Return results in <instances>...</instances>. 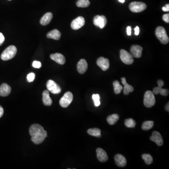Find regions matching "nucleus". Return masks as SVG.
<instances>
[{
  "label": "nucleus",
  "mask_w": 169,
  "mask_h": 169,
  "mask_svg": "<svg viewBox=\"0 0 169 169\" xmlns=\"http://www.w3.org/2000/svg\"><path fill=\"white\" fill-rule=\"evenodd\" d=\"M96 154L97 158L101 162H105L108 160V157L106 152L101 148H98L96 150Z\"/></svg>",
  "instance_id": "15"
},
{
  "label": "nucleus",
  "mask_w": 169,
  "mask_h": 169,
  "mask_svg": "<svg viewBox=\"0 0 169 169\" xmlns=\"http://www.w3.org/2000/svg\"><path fill=\"white\" fill-rule=\"evenodd\" d=\"M89 0H78L76 3V5L80 8H87L90 5Z\"/></svg>",
  "instance_id": "28"
},
{
  "label": "nucleus",
  "mask_w": 169,
  "mask_h": 169,
  "mask_svg": "<svg viewBox=\"0 0 169 169\" xmlns=\"http://www.w3.org/2000/svg\"><path fill=\"white\" fill-rule=\"evenodd\" d=\"M42 96H43L42 100H43L44 104L48 106L51 105L52 103V100L49 96V91L48 90L44 91L42 94Z\"/></svg>",
  "instance_id": "20"
},
{
  "label": "nucleus",
  "mask_w": 169,
  "mask_h": 169,
  "mask_svg": "<svg viewBox=\"0 0 169 169\" xmlns=\"http://www.w3.org/2000/svg\"><path fill=\"white\" fill-rule=\"evenodd\" d=\"M113 84L115 93L117 95L120 94L121 91L122 90V86H121L118 81H117V80L114 81Z\"/></svg>",
  "instance_id": "26"
},
{
  "label": "nucleus",
  "mask_w": 169,
  "mask_h": 169,
  "mask_svg": "<svg viewBox=\"0 0 169 169\" xmlns=\"http://www.w3.org/2000/svg\"><path fill=\"white\" fill-rule=\"evenodd\" d=\"M158 85V87H162L164 85V82L162 80H161V79H159V80H158L157 81Z\"/></svg>",
  "instance_id": "39"
},
{
  "label": "nucleus",
  "mask_w": 169,
  "mask_h": 169,
  "mask_svg": "<svg viewBox=\"0 0 169 169\" xmlns=\"http://www.w3.org/2000/svg\"><path fill=\"white\" fill-rule=\"evenodd\" d=\"M134 34L135 35H138L139 33V28L138 26H136V27L134 28Z\"/></svg>",
  "instance_id": "37"
},
{
  "label": "nucleus",
  "mask_w": 169,
  "mask_h": 169,
  "mask_svg": "<svg viewBox=\"0 0 169 169\" xmlns=\"http://www.w3.org/2000/svg\"><path fill=\"white\" fill-rule=\"evenodd\" d=\"M125 125L128 128H134L136 126V122L132 118L127 119L125 120Z\"/></svg>",
  "instance_id": "30"
},
{
  "label": "nucleus",
  "mask_w": 169,
  "mask_h": 169,
  "mask_svg": "<svg viewBox=\"0 0 169 169\" xmlns=\"http://www.w3.org/2000/svg\"><path fill=\"white\" fill-rule=\"evenodd\" d=\"M5 40L4 36L1 32H0V46H1L2 44L4 43Z\"/></svg>",
  "instance_id": "35"
},
{
  "label": "nucleus",
  "mask_w": 169,
  "mask_h": 169,
  "mask_svg": "<svg viewBox=\"0 0 169 169\" xmlns=\"http://www.w3.org/2000/svg\"><path fill=\"white\" fill-rule=\"evenodd\" d=\"M35 78V75L33 72L29 73L27 76V79L28 82H32L33 81Z\"/></svg>",
  "instance_id": "32"
},
{
  "label": "nucleus",
  "mask_w": 169,
  "mask_h": 169,
  "mask_svg": "<svg viewBox=\"0 0 169 169\" xmlns=\"http://www.w3.org/2000/svg\"><path fill=\"white\" fill-rule=\"evenodd\" d=\"M32 66L35 68H40L41 67V63L37 61H34L32 63Z\"/></svg>",
  "instance_id": "33"
},
{
  "label": "nucleus",
  "mask_w": 169,
  "mask_h": 169,
  "mask_svg": "<svg viewBox=\"0 0 169 169\" xmlns=\"http://www.w3.org/2000/svg\"><path fill=\"white\" fill-rule=\"evenodd\" d=\"M92 99L94 100V103H95V105L96 107H98L100 105L101 103L100 101V96L98 94H94L92 95Z\"/></svg>",
  "instance_id": "31"
},
{
  "label": "nucleus",
  "mask_w": 169,
  "mask_h": 169,
  "mask_svg": "<svg viewBox=\"0 0 169 169\" xmlns=\"http://www.w3.org/2000/svg\"><path fill=\"white\" fill-rule=\"evenodd\" d=\"M115 161L117 166L120 167H125L126 165V160L123 155L121 154H117L115 156Z\"/></svg>",
  "instance_id": "17"
},
{
  "label": "nucleus",
  "mask_w": 169,
  "mask_h": 169,
  "mask_svg": "<svg viewBox=\"0 0 169 169\" xmlns=\"http://www.w3.org/2000/svg\"><path fill=\"white\" fill-rule=\"evenodd\" d=\"M17 52V49L16 47L13 45H11L7 48L2 53L1 58L4 61L12 59L16 55Z\"/></svg>",
  "instance_id": "2"
},
{
  "label": "nucleus",
  "mask_w": 169,
  "mask_h": 169,
  "mask_svg": "<svg viewBox=\"0 0 169 169\" xmlns=\"http://www.w3.org/2000/svg\"><path fill=\"white\" fill-rule=\"evenodd\" d=\"M51 58L58 64L63 65L65 63V58L64 56L60 53H55L51 55Z\"/></svg>",
  "instance_id": "16"
},
{
  "label": "nucleus",
  "mask_w": 169,
  "mask_h": 169,
  "mask_svg": "<svg viewBox=\"0 0 169 169\" xmlns=\"http://www.w3.org/2000/svg\"><path fill=\"white\" fill-rule=\"evenodd\" d=\"M129 9L131 11L134 13L141 12L146 9L147 5L142 2L134 1L129 5Z\"/></svg>",
  "instance_id": "5"
},
{
  "label": "nucleus",
  "mask_w": 169,
  "mask_h": 169,
  "mask_svg": "<svg viewBox=\"0 0 169 169\" xmlns=\"http://www.w3.org/2000/svg\"><path fill=\"white\" fill-rule=\"evenodd\" d=\"M121 81L123 84L124 85V94L125 95H128V94L131 92H133L134 91V88L132 86L128 84L127 83L126 78H122L121 79Z\"/></svg>",
  "instance_id": "19"
},
{
  "label": "nucleus",
  "mask_w": 169,
  "mask_h": 169,
  "mask_svg": "<svg viewBox=\"0 0 169 169\" xmlns=\"http://www.w3.org/2000/svg\"><path fill=\"white\" fill-rule=\"evenodd\" d=\"M162 20L166 23H169V14H165L162 16Z\"/></svg>",
  "instance_id": "34"
},
{
  "label": "nucleus",
  "mask_w": 169,
  "mask_h": 169,
  "mask_svg": "<svg viewBox=\"0 0 169 169\" xmlns=\"http://www.w3.org/2000/svg\"><path fill=\"white\" fill-rule=\"evenodd\" d=\"M142 48L139 45H133L131 48V54L133 57L135 58H139L142 56Z\"/></svg>",
  "instance_id": "13"
},
{
  "label": "nucleus",
  "mask_w": 169,
  "mask_h": 169,
  "mask_svg": "<svg viewBox=\"0 0 169 169\" xmlns=\"http://www.w3.org/2000/svg\"><path fill=\"white\" fill-rule=\"evenodd\" d=\"M169 103H167L165 106V110H166L167 111V112H169Z\"/></svg>",
  "instance_id": "41"
},
{
  "label": "nucleus",
  "mask_w": 169,
  "mask_h": 169,
  "mask_svg": "<svg viewBox=\"0 0 169 169\" xmlns=\"http://www.w3.org/2000/svg\"><path fill=\"white\" fill-rule=\"evenodd\" d=\"M118 1L121 3H124V2H125V0H118Z\"/></svg>",
  "instance_id": "42"
},
{
  "label": "nucleus",
  "mask_w": 169,
  "mask_h": 169,
  "mask_svg": "<svg viewBox=\"0 0 169 169\" xmlns=\"http://www.w3.org/2000/svg\"><path fill=\"white\" fill-rule=\"evenodd\" d=\"M153 126H154V122L153 121H145L142 125V129L143 130H149L153 127Z\"/></svg>",
  "instance_id": "27"
},
{
  "label": "nucleus",
  "mask_w": 169,
  "mask_h": 169,
  "mask_svg": "<svg viewBox=\"0 0 169 169\" xmlns=\"http://www.w3.org/2000/svg\"><path fill=\"white\" fill-rule=\"evenodd\" d=\"M4 109L2 108L1 106H0V118L2 117V115L4 114Z\"/></svg>",
  "instance_id": "40"
},
{
  "label": "nucleus",
  "mask_w": 169,
  "mask_h": 169,
  "mask_svg": "<svg viewBox=\"0 0 169 169\" xmlns=\"http://www.w3.org/2000/svg\"><path fill=\"white\" fill-rule=\"evenodd\" d=\"M120 57L121 61L125 64L130 65L134 63V59L133 56L124 49H121L120 51Z\"/></svg>",
  "instance_id": "6"
},
{
  "label": "nucleus",
  "mask_w": 169,
  "mask_h": 169,
  "mask_svg": "<svg viewBox=\"0 0 169 169\" xmlns=\"http://www.w3.org/2000/svg\"><path fill=\"white\" fill-rule=\"evenodd\" d=\"M47 89L48 91L54 94H58L61 92V88L58 84L52 80H49L47 82Z\"/></svg>",
  "instance_id": "8"
},
{
  "label": "nucleus",
  "mask_w": 169,
  "mask_h": 169,
  "mask_svg": "<svg viewBox=\"0 0 169 169\" xmlns=\"http://www.w3.org/2000/svg\"><path fill=\"white\" fill-rule=\"evenodd\" d=\"M88 67V64L86 60L82 59L77 64V70L80 74H84L86 72Z\"/></svg>",
  "instance_id": "14"
},
{
  "label": "nucleus",
  "mask_w": 169,
  "mask_h": 169,
  "mask_svg": "<svg viewBox=\"0 0 169 169\" xmlns=\"http://www.w3.org/2000/svg\"><path fill=\"white\" fill-rule=\"evenodd\" d=\"M85 20L82 17H79L72 21L71 23V27L73 30H78L84 25Z\"/></svg>",
  "instance_id": "10"
},
{
  "label": "nucleus",
  "mask_w": 169,
  "mask_h": 169,
  "mask_svg": "<svg viewBox=\"0 0 169 169\" xmlns=\"http://www.w3.org/2000/svg\"><path fill=\"white\" fill-rule=\"evenodd\" d=\"M150 139L152 142H154L158 146H162L163 144V139L161 134L157 131H153L152 135L150 137Z\"/></svg>",
  "instance_id": "11"
},
{
  "label": "nucleus",
  "mask_w": 169,
  "mask_h": 169,
  "mask_svg": "<svg viewBox=\"0 0 169 169\" xmlns=\"http://www.w3.org/2000/svg\"><path fill=\"white\" fill-rule=\"evenodd\" d=\"M73 95L70 92H67L61 99L60 105L63 108H67L71 104L73 100Z\"/></svg>",
  "instance_id": "7"
},
{
  "label": "nucleus",
  "mask_w": 169,
  "mask_h": 169,
  "mask_svg": "<svg viewBox=\"0 0 169 169\" xmlns=\"http://www.w3.org/2000/svg\"><path fill=\"white\" fill-rule=\"evenodd\" d=\"M9 1H11V0H9Z\"/></svg>",
  "instance_id": "43"
},
{
  "label": "nucleus",
  "mask_w": 169,
  "mask_h": 169,
  "mask_svg": "<svg viewBox=\"0 0 169 169\" xmlns=\"http://www.w3.org/2000/svg\"><path fill=\"white\" fill-rule=\"evenodd\" d=\"M11 87L7 84L4 83L0 87V95L2 97L8 96L11 92Z\"/></svg>",
  "instance_id": "18"
},
{
  "label": "nucleus",
  "mask_w": 169,
  "mask_h": 169,
  "mask_svg": "<svg viewBox=\"0 0 169 169\" xmlns=\"http://www.w3.org/2000/svg\"><path fill=\"white\" fill-rule=\"evenodd\" d=\"M87 133L89 134V135L98 137V138H100L102 136L101 130L99 128H90V129H88Z\"/></svg>",
  "instance_id": "25"
},
{
  "label": "nucleus",
  "mask_w": 169,
  "mask_h": 169,
  "mask_svg": "<svg viewBox=\"0 0 169 169\" xmlns=\"http://www.w3.org/2000/svg\"><path fill=\"white\" fill-rule=\"evenodd\" d=\"M53 17V14L51 12H48L45 14L40 19V24L42 25H48Z\"/></svg>",
  "instance_id": "21"
},
{
  "label": "nucleus",
  "mask_w": 169,
  "mask_h": 169,
  "mask_svg": "<svg viewBox=\"0 0 169 169\" xmlns=\"http://www.w3.org/2000/svg\"><path fill=\"white\" fill-rule=\"evenodd\" d=\"M93 22L95 26H98L101 29H103L106 25L107 20L106 17L104 16H100L99 15H97L94 17Z\"/></svg>",
  "instance_id": "9"
},
{
  "label": "nucleus",
  "mask_w": 169,
  "mask_h": 169,
  "mask_svg": "<svg viewBox=\"0 0 169 169\" xmlns=\"http://www.w3.org/2000/svg\"><path fill=\"white\" fill-rule=\"evenodd\" d=\"M153 93L155 95L160 94L162 96H166L169 95V90L167 89H163L162 87H158L154 88Z\"/></svg>",
  "instance_id": "23"
},
{
  "label": "nucleus",
  "mask_w": 169,
  "mask_h": 169,
  "mask_svg": "<svg viewBox=\"0 0 169 169\" xmlns=\"http://www.w3.org/2000/svg\"><path fill=\"white\" fill-rule=\"evenodd\" d=\"M119 118V117L118 115L117 114H114L109 116L107 118V121L110 125H114L118 122Z\"/></svg>",
  "instance_id": "24"
},
{
  "label": "nucleus",
  "mask_w": 169,
  "mask_h": 169,
  "mask_svg": "<svg viewBox=\"0 0 169 169\" xmlns=\"http://www.w3.org/2000/svg\"><path fill=\"white\" fill-rule=\"evenodd\" d=\"M126 32L127 35L129 36L131 35V26H127L126 28Z\"/></svg>",
  "instance_id": "36"
},
{
  "label": "nucleus",
  "mask_w": 169,
  "mask_h": 169,
  "mask_svg": "<svg viewBox=\"0 0 169 169\" xmlns=\"http://www.w3.org/2000/svg\"><path fill=\"white\" fill-rule=\"evenodd\" d=\"M162 9L164 12H169V4H166L165 7H162Z\"/></svg>",
  "instance_id": "38"
},
{
  "label": "nucleus",
  "mask_w": 169,
  "mask_h": 169,
  "mask_svg": "<svg viewBox=\"0 0 169 169\" xmlns=\"http://www.w3.org/2000/svg\"><path fill=\"white\" fill-rule=\"evenodd\" d=\"M29 133L31 140L34 144H40L43 142L47 136V132L43 127L38 124H34L30 127Z\"/></svg>",
  "instance_id": "1"
},
{
  "label": "nucleus",
  "mask_w": 169,
  "mask_h": 169,
  "mask_svg": "<svg viewBox=\"0 0 169 169\" xmlns=\"http://www.w3.org/2000/svg\"><path fill=\"white\" fill-rule=\"evenodd\" d=\"M155 35L157 38L163 44H167L169 41V37L165 29L162 26H158L155 30Z\"/></svg>",
  "instance_id": "3"
},
{
  "label": "nucleus",
  "mask_w": 169,
  "mask_h": 169,
  "mask_svg": "<svg viewBox=\"0 0 169 169\" xmlns=\"http://www.w3.org/2000/svg\"><path fill=\"white\" fill-rule=\"evenodd\" d=\"M142 158L147 165H150L153 162V158L150 155L144 154L142 155Z\"/></svg>",
  "instance_id": "29"
},
{
  "label": "nucleus",
  "mask_w": 169,
  "mask_h": 169,
  "mask_svg": "<svg viewBox=\"0 0 169 169\" xmlns=\"http://www.w3.org/2000/svg\"><path fill=\"white\" fill-rule=\"evenodd\" d=\"M47 37L49 39H54L55 40H58L60 39L61 34L58 30L55 29V30L49 32L47 34Z\"/></svg>",
  "instance_id": "22"
},
{
  "label": "nucleus",
  "mask_w": 169,
  "mask_h": 169,
  "mask_svg": "<svg viewBox=\"0 0 169 169\" xmlns=\"http://www.w3.org/2000/svg\"><path fill=\"white\" fill-rule=\"evenodd\" d=\"M97 64L103 71H106L110 67V62L108 59L99 57L97 61Z\"/></svg>",
  "instance_id": "12"
},
{
  "label": "nucleus",
  "mask_w": 169,
  "mask_h": 169,
  "mask_svg": "<svg viewBox=\"0 0 169 169\" xmlns=\"http://www.w3.org/2000/svg\"><path fill=\"white\" fill-rule=\"evenodd\" d=\"M155 103V97L151 91H147L144 97V104L147 108H151Z\"/></svg>",
  "instance_id": "4"
}]
</instances>
